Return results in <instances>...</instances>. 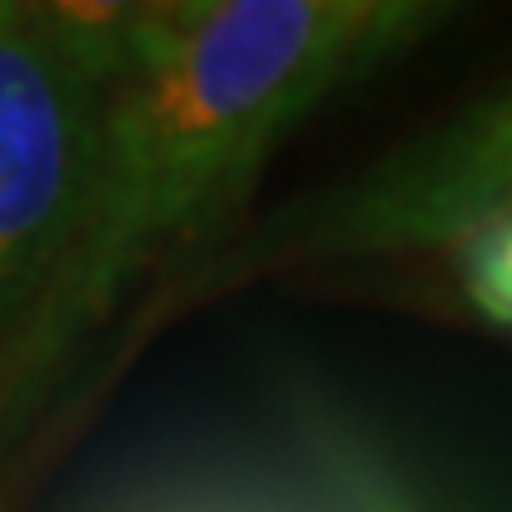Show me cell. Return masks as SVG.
<instances>
[{"instance_id": "1", "label": "cell", "mask_w": 512, "mask_h": 512, "mask_svg": "<svg viewBox=\"0 0 512 512\" xmlns=\"http://www.w3.org/2000/svg\"><path fill=\"white\" fill-rule=\"evenodd\" d=\"M441 19L403 0L105 5L91 200L53 290L0 366V422L162 252L252 185L275 138Z\"/></svg>"}, {"instance_id": "2", "label": "cell", "mask_w": 512, "mask_h": 512, "mask_svg": "<svg viewBox=\"0 0 512 512\" xmlns=\"http://www.w3.org/2000/svg\"><path fill=\"white\" fill-rule=\"evenodd\" d=\"M100 10L0 0V366L43 309L91 200Z\"/></svg>"}, {"instance_id": "3", "label": "cell", "mask_w": 512, "mask_h": 512, "mask_svg": "<svg viewBox=\"0 0 512 512\" xmlns=\"http://www.w3.org/2000/svg\"><path fill=\"white\" fill-rule=\"evenodd\" d=\"M512 204V91L413 147L332 209L328 247L451 242Z\"/></svg>"}, {"instance_id": "4", "label": "cell", "mask_w": 512, "mask_h": 512, "mask_svg": "<svg viewBox=\"0 0 512 512\" xmlns=\"http://www.w3.org/2000/svg\"><path fill=\"white\" fill-rule=\"evenodd\" d=\"M446 247L456 252L460 285H465V299L475 304V313L484 323L512 332V204L470 223Z\"/></svg>"}]
</instances>
